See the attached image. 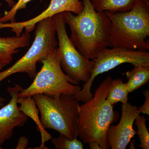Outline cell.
I'll return each instance as SVG.
<instances>
[{
	"label": "cell",
	"mask_w": 149,
	"mask_h": 149,
	"mask_svg": "<svg viewBox=\"0 0 149 149\" xmlns=\"http://www.w3.org/2000/svg\"><path fill=\"white\" fill-rule=\"evenodd\" d=\"M83 9L78 15L61 13L70 30L69 37L80 54L94 60L104 49L112 47L110 39L111 21L106 12L95 9L91 0H83Z\"/></svg>",
	"instance_id": "1"
},
{
	"label": "cell",
	"mask_w": 149,
	"mask_h": 149,
	"mask_svg": "<svg viewBox=\"0 0 149 149\" xmlns=\"http://www.w3.org/2000/svg\"><path fill=\"white\" fill-rule=\"evenodd\" d=\"M112 80L110 76L106 78L96 89L93 97L79 106L77 137L84 144L97 142L101 149L110 148L107 133L118 118L113 106L107 101Z\"/></svg>",
	"instance_id": "2"
},
{
	"label": "cell",
	"mask_w": 149,
	"mask_h": 149,
	"mask_svg": "<svg viewBox=\"0 0 149 149\" xmlns=\"http://www.w3.org/2000/svg\"><path fill=\"white\" fill-rule=\"evenodd\" d=\"M106 13L111 21L112 47L148 50V0H137L133 8L125 12Z\"/></svg>",
	"instance_id": "3"
},
{
	"label": "cell",
	"mask_w": 149,
	"mask_h": 149,
	"mask_svg": "<svg viewBox=\"0 0 149 149\" xmlns=\"http://www.w3.org/2000/svg\"><path fill=\"white\" fill-rule=\"evenodd\" d=\"M32 97L40 111V120L44 128L56 130L70 139L78 137L80 105L74 96L61 95L52 97L37 94Z\"/></svg>",
	"instance_id": "4"
},
{
	"label": "cell",
	"mask_w": 149,
	"mask_h": 149,
	"mask_svg": "<svg viewBox=\"0 0 149 149\" xmlns=\"http://www.w3.org/2000/svg\"><path fill=\"white\" fill-rule=\"evenodd\" d=\"M40 62L42 66L29 87L22 89L18 97L43 94L49 97L74 95L81 90L77 83L63 72L57 48Z\"/></svg>",
	"instance_id": "5"
},
{
	"label": "cell",
	"mask_w": 149,
	"mask_h": 149,
	"mask_svg": "<svg viewBox=\"0 0 149 149\" xmlns=\"http://www.w3.org/2000/svg\"><path fill=\"white\" fill-rule=\"evenodd\" d=\"M35 37L26 54L10 67L0 71V83L7 77L17 73H27L31 79L37 74V64L45 58L58 46L53 18L49 17L37 24Z\"/></svg>",
	"instance_id": "6"
},
{
	"label": "cell",
	"mask_w": 149,
	"mask_h": 149,
	"mask_svg": "<svg viewBox=\"0 0 149 149\" xmlns=\"http://www.w3.org/2000/svg\"><path fill=\"white\" fill-rule=\"evenodd\" d=\"M95 65L91 77L83 88L74 95L77 102H85L93 96L91 88L94 80L99 74L108 72L124 63L134 66H149V52L147 51L131 50L124 48H107L93 60Z\"/></svg>",
	"instance_id": "7"
},
{
	"label": "cell",
	"mask_w": 149,
	"mask_h": 149,
	"mask_svg": "<svg viewBox=\"0 0 149 149\" xmlns=\"http://www.w3.org/2000/svg\"><path fill=\"white\" fill-rule=\"evenodd\" d=\"M57 35L60 61L62 69L70 79L79 84L86 83L91 77L95 62L83 57L72 42L67 33L61 13L53 17Z\"/></svg>",
	"instance_id": "8"
},
{
	"label": "cell",
	"mask_w": 149,
	"mask_h": 149,
	"mask_svg": "<svg viewBox=\"0 0 149 149\" xmlns=\"http://www.w3.org/2000/svg\"><path fill=\"white\" fill-rule=\"evenodd\" d=\"M83 9V6L80 0H51L47 8L37 16L27 21L0 23V29L10 28L16 36L19 37L24 28L26 32L30 33L35 29L37 23L43 19L65 12L78 15Z\"/></svg>",
	"instance_id": "9"
},
{
	"label": "cell",
	"mask_w": 149,
	"mask_h": 149,
	"mask_svg": "<svg viewBox=\"0 0 149 149\" xmlns=\"http://www.w3.org/2000/svg\"><path fill=\"white\" fill-rule=\"evenodd\" d=\"M121 118L116 125H110L107 133V141L112 149H125L136 134L133 125L141 113L130 103L122 104Z\"/></svg>",
	"instance_id": "10"
},
{
	"label": "cell",
	"mask_w": 149,
	"mask_h": 149,
	"mask_svg": "<svg viewBox=\"0 0 149 149\" xmlns=\"http://www.w3.org/2000/svg\"><path fill=\"white\" fill-rule=\"evenodd\" d=\"M20 85H15L13 87H8V92L11 99L9 102L0 108V145L10 140L16 127H21L27 122L28 117L19 110L17 105L19 93L22 90Z\"/></svg>",
	"instance_id": "11"
},
{
	"label": "cell",
	"mask_w": 149,
	"mask_h": 149,
	"mask_svg": "<svg viewBox=\"0 0 149 149\" xmlns=\"http://www.w3.org/2000/svg\"><path fill=\"white\" fill-rule=\"evenodd\" d=\"M30 37V33L25 31L19 37H0V61L6 65L9 64L19 49L29 46Z\"/></svg>",
	"instance_id": "12"
},
{
	"label": "cell",
	"mask_w": 149,
	"mask_h": 149,
	"mask_svg": "<svg viewBox=\"0 0 149 149\" xmlns=\"http://www.w3.org/2000/svg\"><path fill=\"white\" fill-rule=\"evenodd\" d=\"M17 102L18 104H20L19 107V110L34 120L41 133L42 141L40 146L31 149H49L45 146V143L52 139V136L49 133L46 131L45 128H44L42 125L39 116L40 111L37 107L34 98L32 96L18 97Z\"/></svg>",
	"instance_id": "13"
},
{
	"label": "cell",
	"mask_w": 149,
	"mask_h": 149,
	"mask_svg": "<svg viewBox=\"0 0 149 149\" xmlns=\"http://www.w3.org/2000/svg\"><path fill=\"white\" fill-rule=\"evenodd\" d=\"M137 0H91L97 11L125 12L130 10Z\"/></svg>",
	"instance_id": "14"
},
{
	"label": "cell",
	"mask_w": 149,
	"mask_h": 149,
	"mask_svg": "<svg viewBox=\"0 0 149 149\" xmlns=\"http://www.w3.org/2000/svg\"><path fill=\"white\" fill-rule=\"evenodd\" d=\"M134 66L125 73L127 80L125 84L129 93L143 87L149 80V66Z\"/></svg>",
	"instance_id": "15"
},
{
	"label": "cell",
	"mask_w": 149,
	"mask_h": 149,
	"mask_svg": "<svg viewBox=\"0 0 149 149\" xmlns=\"http://www.w3.org/2000/svg\"><path fill=\"white\" fill-rule=\"evenodd\" d=\"M129 93L126 84L123 83L122 79L118 78L113 80L107 96V101L112 106L118 102L126 104L128 102Z\"/></svg>",
	"instance_id": "16"
},
{
	"label": "cell",
	"mask_w": 149,
	"mask_h": 149,
	"mask_svg": "<svg viewBox=\"0 0 149 149\" xmlns=\"http://www.w3.org/2000/svg\"><path fill=\"white\" fill-rule=\"evenodd\" d=\"M52 143L56 149H83L84 146L81 141L77 138L73 139H69L66 136L60 134L57 138L52 139Z\"/></svg>",
	"instance_id": "17"
},
{
	"label": "cell",
	"mask_w": 149,
	"mask_h": 149,
	"mask_svg": "<svg viewBox=\"0 0 149 149\" xmlns=\"http://www.w3.org/2000/svg\"><path fill=\"white\" fill-rule=\"evenodd\" d=\"M146 118L144 116L139 115L135 120V125L138 128L136 134L139 136V147L143 149H149V133L146 124Z\"/></svg>",
	"instance_id": "18"
},
{
	"label": "cell",
	"mask_w": 149,
	"mask_h": 149,
	"mask_svg": "<svg viewBox=\"0 0 149 149\" xmlns=\"http://www.w3.org/2000/svg\"><path fill=\"white\" fill-rule=\"evenodd\" d=\"M32 1V0H18L17 3H15L12 7L10 10L6 12L3 16L0 17V23L16 22L15 17L17 11L19 10L26 8L27 4Z\"/></svg>",
	"instance_id": "19"
},
{
	"label": "cell",
	"mask_w": 149,
	"mask_h": 149,
	"mask_svg": "<svg viewBox=\"0 0 149 149\" xmlns=\"http://www.w3.org/2000/svg\"><path fill=\"white\" fill-rule=\"evenodd\" d=\"M143 95L146 97L145 102L142 106L139 108V109L141 113L144 114L149 115V91L146 90L143 91Z\"/></svg>",
	"instance_id": "20"
},
{
	"label": "cell",
	"mask_w": 149,
	"mask_h": 149,
	"mask_svg": "<svg viewBox=\"0 0 149 149\" xmlns=\"http://www.w3.org/2000/svg\"><path fill=\"white\" fill-rule=\"evenodd\" d=\"M29 144V140L25 136H21L18 139L17 145L15 149H24L28 146Z\"/></svg>",
	"instance_id": "21"
},
{
	"label": "cell",
	"mask_w": 149,
	"mask_h": 149,
	"mask_svg": "<svg viewBox=\"0 0 149 149\" xmlns=\"http://www.w3.org/2000/svg\"><path fill=\"white\" fill-rule=\"evenodd\" d=\"M89 148L91 149H101L100 145L97 142L95 141H92L88 143Z\"/></svg>",
	"instance_id": "22"
},
{
	"label": "cell",
	"mask_w": 149,
	"mask_h": 149,
	"mask_svg": "<svg viewBox=\"0 0 149 149\" xmlns=\"http://www.w3.org/2000/svg\"><path fill=\"white\" fill-rule=\"evenodd\" d=\"M7 3H8L9 6L10 7H12L13 6L15 3L13 0H5ZM1 6V4L0 3V6Z\"/></svg>",
	"instance_id": "23"
},
{
	"label": "cell",
	"mask_w": 149,
	"mask_h": 149,
	"mask_svg": "<svg viewBox=\"0 0 149 149\" xmlns=\"http://www.w3.org/2000/svg\"><path fill=\"white\" fill-rule=\"evenodd\" d=\"M5 99L0 97V107L3 105V102H5Z\"/></svg>",
	"instance_id": "24"
},
{
	"label": "cell",
	"mask_w": 149,
	"mask_h": 149,
	"mask_svg": "<svg viewBox=\"0 0 149 149\" xmlns=\"http://www.w3.org/2000/svg\"><path fill=\"white\" fill-rule=\"evenodd\" d=\"M6 65L5 64H4L1 61H0V67L2 68H3Z\"/></svg>",
	"instance_id": "25"
},
{
	"label": "cell",
	"mask_w": 149,
	"mask_h": 149,
	"mask_svg": "<svg viewBox=\"0 0 149 149\" xmlns=\"http://www.w3.org/2000/svg\"><path fill=\"white\" fill-rule=\"evenodd\" d=\"M2 149V148H1V146L0 145V149Z\"/></svg>",
	"instance_id": "26"
},
{
	"label": "cell",
	"mask_w": 149,
	"mask_h": 149,
	"mask_svg": "<svg viewBox=\"0 0 149 149\" xmlns=\"http://www.w3.org/2000/svg\"><path fill=\"white\" fill-rule=\"evenodd\" d=\"M3 68H2L0 67V71H1V70Z\"/></svg>",
	"instance_id": "27"
}]
</instances>
